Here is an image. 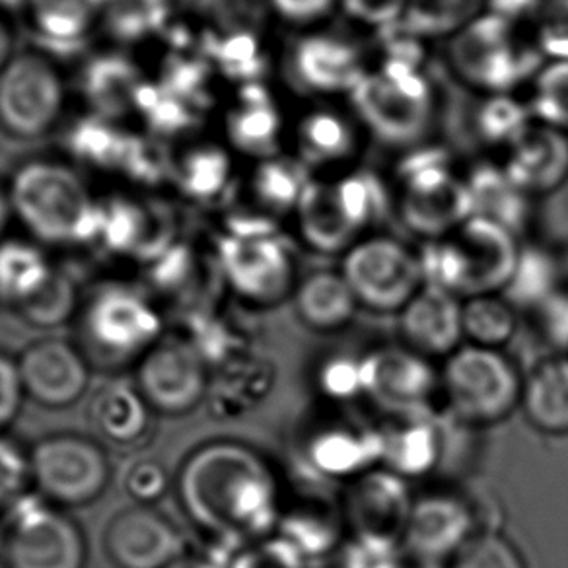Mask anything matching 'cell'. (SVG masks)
<instances>
[{"instance_id":"6da1fadb","label":"cell","mask_w":568,"mask_h":568,"mask_svg":"<svg viewBox=\"0 0 568 568\" xmlns=\"http://www.w3.org/2000/svg\"><path fill=\"white\" fill-rule=\"evenodd\" d=\"M183 514L211 541L275 534L284 497L275 467L250 444L219 438L187 454L174 479Z\"/></svg>"},{"instance_id":"7a4b0ae2","label":"cell","mask_w":568,"mask_h":568,"mask_svg":"<svg viewBox=\"0 0 568 568\" xmlns=\"http://www.w3.org/2000/svg\"><path fill=\"white\" fill-rule=\"evenodd\" d=\"M4 183L14 221L30 240L45 250L94 245L102 201L72 162L53 156L24 160Z\"/></svg>"},{"instance_id":"3957f363","label":"cell","mask_w":568,"mask_h":568,"mask_svg":"<svg viewBox=\"0 0 568 568\" xmlns=\"http://www.w3.org/2000/svg\"><path fill=\"white\" fill-rule=\"evenodd\" d=\"M162 310L144 284L103 278L82 291L74 317V343L92 368H136L149 351L166 337Z\"/></svg>"},{"instance_id":"277c9868","label":"cell","mask_w":568,"mask_h":568,"mask_svg":"<svg viewBox=\"0 0 568 568\" xmlns=\"http://www.w3.org/2000/svg\"><path fill=\"white\" fill-rule=\"evenodd\" d=\"M518 234L498 222L469 216L420 253L428 286L459 301L505 294L521 255Z\"/></svg>"},{"instance_id":"5b68a950","label":"cell","mask_w":568,"mask_h":568,"mask_svg":"<svg viewBox=\"0 0 568 568\" xmlns=\"http://www.w3.org/2000/svg\"><path fill=\"white\" fill-rule=\"evenodd\" d=\"M214 263L222 288L247 308L281 306L293 298L301 281L293 245L265 219L242 222L224 234Z\"/></svg>"},{"instance_id":"8992f818","label":"cell","mask_w":568,"mask_h":568,"mask_svg":"<svg viewBox=\"0 0 568 568\" xmlns=\"http://www.w3.org/2000/svg\"><path fill=\"white\" fill-rule=\"evenodd\" d=\"M386 187L376 175L353 172L312 180L294 211L302 244L317 255H339L371 236L387 206Z\"/></svg>"},{"instance_id":"52a82bcc","label":"cell","mask_w":568,"mask_h":568,"mask_svg":"<svg viewBox=\"0 0 568 568\" xmlns=\"http://www.w3.org/2000/svg\"><path fill=\"white\" fill-rule=\"evenodd\" d=\"M521 378L518 366L505 351L462 345L444 358L440 397L452 417L462 425L493 426L520 409Z\"/></svg>"},{"instance_id":"ba28073f","label":"cell","mask_w":568,"mask_h":568,"mask_svg":"<svg viewBox=\"0 0 568 568\" xmlns=\"http://www.w3.org/2000/svg\"><path fill=\"white\" fill-rule=\"evenodd\" d=\"M450 61L467 87L495 95L536 77L541 55L529 28L521 33L518 20L489 12L452 38Z\"/></svg>"},{"instance_id":"9c48e42d","label":"cell","mask_w":568,"mask_h":568,"mask_svg":"<svg viewBox=\"0 0 568 568\" xmlns=\"http://www.w3.org/2000/svg\"><path fill=\"white\" fill-rule=\"evenodd\" d=\"M71 87L53 57L26 49L0 72V133L38 141L57 131L69 111Z\"/></svg>"},{"instance_id":"30bf717a","label":"cell","mask_w":568,"mask_h":568,"mask_svg":"<svg viewBox=\"0 0 568 568\" xmlns=\"http://www.w3.org/2000/svg\"><path fill=\"white\" fill-rule=\"evenodd\" d=\"M351 98L356 119L394 144L420 139L435 115L433 88L415 61L392 59L371 69Z\"/></svg>"},{"instance_id":"8fae6325","label":"cell","mask_w":568,"mask_h":568,"mask_svg":"<svg viewBox=\"0 0 568 568\" xmlns=\"http://www.w3.org/2000/svg\"><path fill=\"white\" fill-rule=\"evenodd\" d=\"M30 454L36 495L57 508H80L102 497L111 481V464L102 444L77 433L40 438Z\"/></svg>"},{"instance_id":"7c38bea8","label":"cell","mask_w":568,"mask_h":568,"mask_svg":"<svg viewBox=\"0 0 568 568\" xmlns=\"http://www.w3.org/2000/svg\"><path fill=\"white\" fill-rule=\"evenodd\" d=\"M0 557L9 568H84V531L63 508L26 495L0 526Z\"/></svg>"},{"instance_id":"4fadbf2b","label":"cell","mask_w":568,"mask_h":568,"mask_svg":"<svg viewBox=\"0 0 568 568\" xmlns=\"http://www.w3.org/2000/svg\"><path fill=\"white\" fill-rule=\"evenodd\" d=\"M395 206L403 224L426 244L446 236L471 216L467 182L444 154L418 152L397 178Z\"/></svg>"},{"instance_id":"5bb4252c","label":"cell","mask_w":568,"mask_h":568,"mask_svg":"<svg viewBox=\"0 0 568 568\" xmlns=\"http://www.w3.org/2000/svg\"><path fill=\"white\" fill-rule=\"evenodd\" d=\"M345 276L361 308L374 314H399L423 288L420 253L392 236L371 234L341 257Z\"/></svg>"},{"instance_id":"9a60e30c","label":"cell","mask_w":568,"mask_h":568,"mask_svg":"<svg viewBox=\"0 0 568 568\" xmlns=\"http://www.w3.org/2000/svg\"><path fill=\"white\" fill-rule=\"evenodd\" d=\"M337 498L351 541L402 549L415 505L407 479L387 467H374L345 483Z\"/></svg>"},{"instance_id":"2e32d148","label":"cell","mask_w":568,"mask_h":568,"mask_svg":"<svg viewBox=\"0 0 568 568\" xmlns=\"http://www.w3.org/2000/svg\"><path fill=\"white\" fill-rule=\"evenodd\" d=\"M211 368L183 333H166L134 368V386L156 415L182 417L205 402Z\"/></svg>"},{"instance_id":"e0dca14e","label":"cell","mask_w":568,"mask_h":568,"mask_svg":"<svg viewBox=\"0 0 568 568\" xmlns=\"http://www.w3.org/2000/svg\"><path fill=\"white\" fill-rule=\"evenodd\" d=\"M363 366L364 397L394 418L430 413L440 397V371L405 345L374 348Z\"/></svg>"},{"instance_id":"ac0fdd59","label":"cell","mask_w":568,"mask_h":568,"mask_svg":"<svg viewBox=\"0 0 568 568\" xmlns=\"http://www.w3.org/2000/svg\"><path fill=\"white\" fill-rule=\"evenodd\" d=\"M477 510L462 493L426 490L415 497L402 549L426 567H443L479 531Z\"/></svg>"},{"instance_id":"d6986e66","label":"cell","mask_w":568,"mask_h":568,"mask_svg":"<svg viewBox=\"0 0 568 568\" xmlns=\"http://www.w3.org/2000/svg\"><path fill=\"white\" fill-rule=\"evenodd\" d=\"M103 545L118 568H166L187 555L180 528L154 506L134 505L115 514Z\"/></svg>"},{"instance_id":"ffe728a7","label":"cell","mask_w":568,"mask_h":568,"mask_svg":"<svg viewBox=\"0 0 568 568\" xmlns=\"http://www.w3.org/2000/svg\"><path fill=\"white\" fill-rule=\"evenodd\" d=\"M26 397L48 409H67L87 394L92 366L74 341H33L18 358Z\"/></svg>"},{"instance_id":"44dd1931","label":"cell","mask_w":568,"mask_h":568,"mask_svg":"<svg viewBox=\"0 0 568 568\" xmlns=\"http://www.w3.org/2000/svg\"><path fill=\"white\" fill-rule=\"evenodd\" d=\"M464 301L428 286L397 314L402 345L430 361L448 358L464 343Z\"/></svg>"},{"instance_id":"7402d4cb","label":"cell","mask_w":568,"mask_h":568,"mask_svg":"<svg viewBox=\"0 0 568 568\" xmlns=\"http://www.w3.org/2000/svg\"><path fill=\"white\" fill-rule=\"evenodd\" d=\"M368 67L358 49L337 36H304L291 53V72L298 87L316 94H353Z\"/></svg>"},{"instance_id":"603a6c76","label":"cell","mask_w":568,"mask_h":568,"mask_svg":"<svg viewBox=\"0 0 568 568\" xmlns=\"http://www.w3.org/2000/svg\"><path fill=\"white\" fill-rule=\"evenodd\" d=\"M304 458L322 479L348 483L382 466L384 428L333 423L310 436Z\"/></svg>"},{"instance_id":"cb8c5ba5","label":"cell","mask_w":568,"mask_h":568,"mask_svg":"<svg viewBox=\"0 0 568 568\" xmlns=\"http://www.w3.org/2000/svg\"><path fill=\"white\" fill-rule=\"evenodd\" d=\"M506 175L524 195H547L568 180V134L531 125L506 151Z\"/></svg>"},{"instance_id":"d4e9b609","label":"cell","mask_w":568,"mask_h":568,"mask_svg":"<svg viewBox=\"0 0 568 568\" xmlns=\"http://www.w3.org/2000/svg\"><path fill=\"white\" fill-rule=\"evenodd\" d=\"M151 405L134 382H108L90 399L88 418L103 443L119 448H139L151 438Z\"/></svg>"},{"instance_id":"484cf974","label":"cell","mask_w":568,"mask_h":568,"mask_svg":"<svg viewBox=\"0 0 568 568\" xmlns=\"http://www.w3.org/2000/svg\"><path fill=\"white\" fill-rule=\"evenodd\" d=\"M275 534L293 544L308 560L332 555L347 537L339 498L302 495L291 505L284 503Z\"/></svg>"},{"instance_id":"4316f807","label":"cell","mask_w":568,"mask_h":568,"mask_svg":"<svg viewBox=\"0 0 568 568\" xmlns=\"http://www.w3.org/2000/svg\"><path fill=\"white\" fill-rule=\"evenodd\" d=\"M291 301L301 324L320 335L347 329L361 308L345 276L332 268H320L301 276Z\"/></svg>"},{"instance_id":"83f0119b","label":"cell","mask_w":568,"mask_h":568,"mask_svg":"<svg viewBox=\"0 0 568 568\" xmlns=\"http://www.w3.org/2000/svg\"><path fill=\"white\" fill-rule=\"evenodd\" d=\"M358 119L345 111L333 108H317L298 121L294 129L296 159L304 166L329 168L343 166L355 159L358 152Z\"/></svg>"},{"instance_id":"f1b7e54d","label":"cell","mask_w":568,"mask_h":568,"mask_svg":"<svg viewBox=\"0 0 568 568\" xmlns=\"http://www.w3.org/2000/svg\"><path fill=\"white\" fill-rule=\"evenodd\" d=\"M444 458V435L433 413L394 418L384 428L382 466L403 479L433 474Z\"/></svg>"},{"instance_id":"f546056e","label":"cell","mask_w":568,"mask_h":568,"mask_svg":"<svg viewBox=\"0 0 568 568\" xmlns=\"http://www.w3.org/2000/svg\"><path fill=\"white\" fill-rule=\"evenodd\" d=\"M520 409L537 433L568 436V355L547 356L524 378Z\"/></svg>"},{"instance_id":"4dcf8cb0","label":"cell","mask_w":568,"mask_h":568,"mask_svg":"<svg viewBox=\"0 0 568 568\" xmlns=\"http://www.w3.org/2000/svg\"><path fill=\"white\" fill-rule=\"evenodd\" d=\"M55 271L48 250L30 237L0 240V308L20 314Z\"/></svg>"},{"instance_id":"1f68e13d","label":"cell","mask_w":568,"mask_h":568,"mask_svg":"<svg viewBox=\"0 0 568 568\" xmlns=\"http://www.w3.org/2000/svg\"><path fill=\"white\" fill-rule=\"evenodd\" d=\"M271 378V366L252 351L213 368L206 402L214 417L244 415V410L252 409L267 394Z\"/></svg>"},{"instance_id":"d6a6232c","label":"cell","mask_w":568,"mask_h":568,"mask_svg":"<svg viewBox=\"0 0 568 568\" xmlns=\"http://www.w3.org/2000/svg\"><path fill=\"white\" fill-rule=\"evenodd\" d=\"M464 339L467 345L503 351L518 329V310L505 294H485L464 301Z\"/></svg>"},{"instance_id":"836d02e7","label":"cell","mask_w":568,"mask_h":568,"mask_svg":"<svg viewBox=\"0 0 568 568\" xmlns=\"http://www.w3.org/2000/svg\"><path fill=\"white\" fill-rule=\"evenodd\" d=\"M475 178V175H474ZM471 216H483L498 222L518 234L526 219V199L505 170H485L475 180H466Z\"/></svg>"},{"instance_id":"e575fe53","label":"cell","mask_w":568,"mask_h":568,"mask_svg":"<svg viewBox=\"0 0 568 568\" xmlns=\"http://www.w3.org/2000/svg\"><path fill=\"white\" fill-rule=\"evenodd\" d=\"M312 180L314 178H310V170L301 160L271 156L261 160L253 190L263 203V211L273 214L286 211L294 213Z\"/></svg>"},{"instance_id":"d590c367","label":"cell","mask_w":568,"mask_h":568,"mask_svg":"<svg viewBox=\"0 0 568 568\" xmlns=\"http://www.w3.org/2000/svg\"><path fill=\"white\" fill-rule=\"evenodd\" d=\"M487 0H407L402 22L418 36L454 38L481 17Z\"/></svg>"},{"instance_id":"8d00e7d4","label":"cell","mask_w":568,"mask_h":568,"mask_svg":"<svg viewBox=\"0 0 568 568\" xmlns=\"http://www.w3.org/2000/svg\"><path fill=\"white\" fill-rule=\"evenodd\" d=\"M528 108L536 123L568 134V61H549L539 67Z\"/></svg>"},{"instance_id":"74e56055","label":"cell","mask_w":568,"mask_h":568,"mask_svg":"<svg viewBox=\"0 0 568 568\" xmlns=\"http://www.w3.org/2000/svg\"><path fill=\"white\" fill-rule=\"evenodd\" d=\"M278 126V113L260 90L242 98L232 113V139L240 149L253 154L271 156V144H275Z\"/></svg>"},{"instance_id":"f35d334b","label":"cell","mask_w":568,"mask_h":568,"mask_svg":"<svg viewBox=\"0 0 568 568\" xmlns=\"http://www.w3.org/2000/svg\"><path fill=\"white\" fill-rule=\"evenodd\" d=\"M557 288V271L551 257L547 253L524 247L513 281L505 291L506 301L514 308H528L534 312Z\"/></svg>"},{"instance_id":"ab89813d","label":"cell","mask_w":568,"mask_h":568,"mask_svg":"<svg viewBox=\"0 0 568 568\" xmlns=\"http://www.w3.org/2000/svg\"><path fill=\"white\" fill-rule=\"evenodd\" d=\"M80 301L82 291L77 283L64 271L57 268L48 286L18 316L33 327L53 329L67 322H74L79 314Z\"/></svg>"},{"instance_id":"60d3db41","label":"cell","mask_w":568,"mask_h":568,"mask_svg":"<svg viewBox=\"0 0 568 568\" xmlns=\"http://www.w3.org/2000/svg\"><path fill=\"white\" fill-rule=\"evenodd\" d=\"M531 123L534 118L528 103L516 102L508 94L489 95L477 115V129L483 139L498 146L503 144L506 151Z\"/></svg>"},{"instance_id":"b9f144b4","label":"cell","mask_w":568,"mask_h":568,"mask_svg":"<svg viewBox=\"0 0 568 568\" xmlns=\"http://www.w3.org/2000/svg\"><path fill=\"white\" fill-rule=\"evenodd\" d=\"M90 0H28L33 24L51 40H79L92 22Z\"/></svg>"},{"instance_id":"7bdbcfd3","label":"cell","mask_w":568,"mask_h":568,"mask_svg":"<svg viewBox=\"0 0 568 568\" xmlns=\"http://www.w3.org/2000/svg\"><path fill=\"white\" fill-rule=\"evenodd\" d=\"M448 568H528L520 549L497 529L483 528L448 562Z\"/></svg>"},{"instance_id":"ee69618b","label":"cell","mask_w":568,"mask_h":568,"mask_svg":"<svg viewBox=\"0 0 568 568\" xmlns=\"http://www.w3.org/2000/svg\"><path fill=\"white\" fill-rule=\"evenodd\" d=\"M541 59L568 61V0H544L529 26Z\"/></svg>"},{"instance_id":"f6af8a7d","label":"cell","mask_w":568,"mask_h":568,"mask_svg":"<svg viewBox=\"0 0 568 568\" xmlns=\"http://www.w3.org/2000/svg\"><path fill=\"white\" fill-rule=\"evenodd\" d=\"M30 454L7 435H0V521L28 495Z\"/></svg>"},{"instance_id":"bcb514c9","label":"cell","mask_w":568,"mask_h":568,"mask_svg":"<svg viewBox=\"0 0 568 568\" xmlns=\"http://www.w3.org/2000/svg\"><path fill=\"white\" fill-rule=\"evenodd\" d=\"M229 568H308V559L276 534L240 545Z\"/></svg>"},{"instance_id":"7dc6e473","label":"cell","mask_w":568,"mask_h":568,"mask_svg":"<svg viewBox=\"0 0 568 568\" xmlns=\"http://www.w3.org/2000/svg\"><path fill=\"white\" fill-rule=\"evenodd\" d=\"M317 387L327 399L345 403L364 397L363 358L332 356L317 371Z\"/></svg>"},{"instance_id":"c3c4849f","label":"cell","mask_w":568,"mask_h":568,"mask_svg":"<svg viewBox=\"0 0 568 568\" xmlns=\"http://www.w3.org/2000/svg\"><path fill=\"white\" fill-rule=\"evenodd\" d=\"M123 485L134 505L154 506L166 497L172 487V475L168 474L166 466L159 459H139L126 469Z\"/></svg>"},{"instance_id":"681fc988","label":"cell","mask_w":568,"mask_h":568,"mask_svg":"<svg viewBox=\"0 0 568 568\" xmlns=\"http://www.w3.org/2000/svg\"><path fill=\"white\" fill-rule=\"evenodd\" d=\"M534 314L541 337L557 348V355H565L568 348V291L557 288L534 310Z\"/></svg>"},{"instance_id":"f907efd6","label":"cell","mask_w":568,"mask_h":568,"mask_svg":"<svg viewBox=\"0 0 568 568\" xmlns=\"http://www.w3.org/2000/svg\"><path fill=\"white\" fill-rule=\"evenodd\" d=\"M24 399L26 392L18 371V361L0 351V435H4L7 428L17 420Z\"/></svg>"},{"instance_id":"816d5d0a","label":"cell","mask_w":568,"mask_h":568,"mask_svg":"<svg viewBox=\"0 0 568 568\" xmlns=\"http://www.w3.org/2000/svg\"><path fill=\"white\" fill-rule=\"evenodd\" d=\"M268 9L286 24H317L339 7V0H267Z\"/></svg>"},{"instance_id":"f5cc1de1","label":"cell","mask_w":568,"mask_h":568,"mask_svg":"<svg viewBox=\"0 0 568 568\" xmlns=\"http://www.w3.org/2000/svg\"><path fill=\"white\" fill-rule=\"evenodd\" d=\"M339 4L364 24H386L402 20L407 0H339Z\"/></svg>"},{"instance_id":"db71d44e","label":"cell","mask_w":568,"mask_h":568,"mask_svg":"<svg viewBox=\"0 0 568 568\" xmlns=\"http://www.w3.org/2000/svg\"><path fill=\"white\" fill-rule=\"evenodd\" d=\"M236 545L213 541V547L205 552H187L166 568H229Z\"/></svg>"},{"instance_id":"11a10c76","label":"cell","mask_w":568,"mask_h":568,"mask_svg":"<svg viewBox=\"0 0 568 568\" xmlns=\"http://www.w3.org/2000/svg\"><path fill=\"white\" fill-rule=\"evenodd\" d=\"M544 0H487V9L498 17L518 20L524 14H534Z\"/></svg>"},{"instance_id":"9f6ffc18","label":"cell","mask_w":568,"mask_h":568,"mask_svg":"<svg viewBox=\"0 0 568 568\" xmlns=\"http://www.w3.org/2000/svg\"><path fill=\"white\" fill-rule=\"evenodd\" d=\"M17 32L4 10H0V72L17 55Z\"/></svg>"},{"instance_id":"6f0895ef","label":"cell","mask_w":568,"mask_h":568,"mask_svg":"<svg viewBox=\"0 0 568 568\" xmlns=\"http://www.w3.org/2000/svg\"><path fill=\"white\" fill-rule=\"evenodd\" d=\"M12 222H14V213L10 205L9 190H7V183L0 182V240L7 237Z\"/></svg>"},{"instance_id":"680465c9","label":"cell","mask_w":568,"mask_h":568,"mask_svg":"<svg viewBox=\"0 0 568 568\" xmlns=\"http://www.w3.org/2000/svg\"><path fill=\"white\" fill-rule=\"evenodd\" d=\"M386 568H436V567H426V565H420V562H415V560H395L392 562L389 567Z\"/></svg>"},{"instance_id":"91938a15","label":"cell","mask_w":568,"mask_h":568,"mask_svg":"<svg viewBox=\"0 0 568 568\" xmlns=\"http://www.w3.org/2000/svg\"><path fill=\"white\" fill-rule=\"evenodd\" d=\"M0 568H9L7 565H4V560H2V557H0Z\"/></svg>"}]
</instances>
